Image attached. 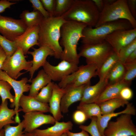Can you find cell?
<instances>
[{"label": "cell", "mask_w": 136, "mask_h": 136, "mask_svg": "<svg viewBox=\"0 0 136 136\" xmlns=\"http://www.w3.org/2000/svg\"><path fill=\"white\" fill-rule=\"evenodd\" d=\"M87 25L80 22L66 21L60 29V45L64 48L61 58L62 60L78 64L79 57L77 52L78 42L83 37L82 31Z\"/></svg>", "instance_id": "1"}, {"label": "cell", "mask_w": 136, "mask_h": 136, "mask_svg": "<svg viewBox=\"0 0 136 136\" xmlns=\"http://www.w3.org/2000/svg\"><path fill=\"white\" fill-rule=\"evenodd\" d=\"M66 21L62 16L43 17L39 24V47L45 45L53 51L54 57L61 59L63 49L60 45V29Z\"/></svg>", "instance_id": "2"}, {"label": "cell", "mask_w": 136, "mask_h": 136, "mask_svg": "<svg viewBox=\"0 0 136 136\" xmlns=\"http://www.w3.org/2000/svg\"><path fill=\"white\" fill-rule=\"evenodd\" d=\"M100 14L92 0H74L70 9L61 16L66 21L80 22L94 27Z\"/></svg>", "instance_id": "3"}, {"label": "cell", "mask_w": 136, "mask_h": 136, "mask_svg": "<svg viewBox=\"0 0 136 136\" xmlns=\"http://www.w3.org/2000/svg\"><path fill=\"white\" fill-rule=\"evenodd\" d=\"M133 28L127 20H118L106 23L97 27L87 26L83 29V37L81 39L82 44L93 45L105 41L106 38L114 31L120 29Z\"/></svg>", "instance_id": "4"}, {"label": "cell", "mask_w": 136, "mask_h": 136, "mask_svg": "<svg viewBox=\"0 0 136 136\" xmlns=\"http://www.w3.org/2000/svg\"><path fill=\"white\" fill-rule=\"evenodd\" d=\"M121 19L127 20L133 28H136V20L129 10L126 0H116L112 4L105 6L100 13L98 20L95 27Z\"/></svg>", "instance_id": "5"}, {"label": "cell", "mask_w": 136, "mask_h": 136, "mask_svg": "<svg viewBox=\"0 0 136 136\" xmlns=\"http://www.w3.org/2000/svg\"><path fill=\"white\" fill-rule=\"evenodd\" d=\"M114 52L111 46L105 41L95 44H82L78 55L80 58L82 57L86 58L87 64L95 65L97 70Z\"/></svg>", "instance_id": "6"}, {"label": "cell", "mask_w": 136, "mask_h": 136, "mask_svg": "<svg viewBox=\"0 0 136 136\" xmlns=\"http://www.w3.org/2000/svg\"><path fill=\"white\" fill-rule=\"evenodd\" d=\"M27 57L22 49L18 47L15 53L11 56H7L1 70L4 71L11 78L16 80L25 72H21L23 70L28 72L32 65L31 60L27 61Z\"/></svg>", "instance_id": "7"}, {"label": "cell", "mask_w": 136, "mask_h": 136, "mask_svg": "<svg viewBox=\"0 0 136 136\" xmlns=\"http://www.w3.org/2000/svg\"><path fill=\"white\" fill-rule=\"evenodd\" d=\"M104 136H136V126L132 115H119L115 121H110L104 132Z\"/></svg>", "instance_id": "8"}, {"label": "cell", "mask_w": 136, "mask_h": 136, "mask_svg": "<svg viewBox=\"0 0 136 136\" xmlns=\"http://www.w3.org/2000/svg\"><path fill=\"white\" fill-rule=\"evenodd\" d=\"M97 70L96 66L92 64L79 66L76 71L64 78L58 84L60 88H64L68 85L78 86L90 84L91 78L97 75Z\"/></svg>", "instance_id": "9"}, {"label": "cell", "mask_w": 136, "mask_h": 136, "mask_svg": "<svg viewBox=\"0 0 136 136\" xmlns=\"http://www.w3.org/2000/svg\"><path fill=\"white\" fill-rule=\"evenodd\" d=\"M0 80L5 81L9 83L11 86L14 90L15 96L14 103L11 105V107L14 108L16 114L14 120L16 123H20L18 112L19 106V102L20 99L24 92L29 91L30 85L27 83L28 80L27 77L22 78L20 80H17L10 77L4 71L0 70Z\"/></svg>", "instance_id": "10"}, {"label": "cell", "mask_w": 136, "mask_h": 136, "mask_svg": "<svg viewBox=\"0 0 136 136\" xmlns=\"http://www.w3.org/2000/svg\"><path fill=\"white\" fill-rule=\"evenodd\" d=\"M27 28L22 20L0 14V34L8 40L15 41Z\"/></svg>", "instance_id": "11"}, {"label": "cell", "mask_w": 136, "mask_h": 136, "mask_svg": "<svg viewBox=\"0 0 136 136\" xmlns=\"http://www.w3.org/2000/svg\"><path fill=\"white\" fill-rule=\"evenodd\" d=\"M43 67L51 81L60 82L76 71L79 66L76 64L62 60L56 65H52L46 61Z\"/></svg>", "instance_id": "12"}, {"label": "cell", "mask_w": 136, "mask_h": 136, "mask_svg": "<svg viewBox=\"0 0 136 136\" xmlns=\"http://www.w3.org/2000/svg\"><path fill=\"white\" fill-rule=\"evenodd\" d=\"M136 39V28L116 30L108 35L105 41L118 55L120 50Z\"/></svg>", "instance_id": "13"}, {"label": "cell", "mask_w": 136, "mask_h": 136, "mask_svg": "<svg viewBox=\"0 0 136 136\" xmlns=\"http://www.w3.org/2000/svg\"><path fill=\"white\" fill-rule=\"evenodd\" d=\"M23 116L24 118V131L30 133L43 125H54L56 121L53 116L39 111L25 113Z\"/></svg>", "instance_id": "14"}, {"label": "cell", "mask_w": 136, "mask_h": 136, "mask_svg": "<svg viewBox=\"0 0 136 136\" xmlns=\"http://www.w3.org/2000/svg\"><path fill=\"white\" fill-rule=\"evenodd\" d=\"M88 84L78 86L71 85H67L63 88L64 92L61 98L60 108L62 112L67 113L70 106L73 103L80 101L84 89Z\"/></svg>", "instance_id": "15"}, {"label": "cell", "mask_w": 136, "mask_h": 136, "mask_svg": "<svg viewBox=\"0 0 136 136\" xmlns=\"http://www.w3.org/2000/svg\"><path fill=\"white\" fill-rule=\"evenodd\" d=\"M39 25L27 28L15 41L18 47L21 48L25 55L29 49L35 45L39 46Z\"/></svg>", "instance_id": "16"}, {"label": "cell", "mask_w": 136, "mask_h": 136, "mask_svg": "<svg viewBox=\"0 0 136 136\" xmlns=\"http://www.w3.org/2000/svg\"><path fill=\"white\" fill-rule=\"evenodd\" d=\"M32 48L33 51H28L27 53L31 55L33 58L31 60L32 65L28 71L30 76V79L28 80L30 82L35 72L44 65L47 61V57L49 56H54V53L53 50L46 46H41L38 48L32 47Z\"/></svg>", "instance_id": "17"}, {"label": "cell", "mask_w": 136, "mask_h": 136, "mask_svg": "<svg viewBox=\"0 0 136 136\" xmlns=\"http://www.w3.org/2000/svg\"><path fill=\"white\" fill-rule=\"evenodd\" d=\"M108 85L107 77L99 80L95 84L88 85L85 87L80 104L94 103Z\"/></svg>", "instance_id": "18"}, {"label": "cell", "mask_w": 136, "mask_h": 136, "mask_svg": "<svg viewBox=\"0 0 136 136\" xmlns=\"http://www.w3.org/2000/svg\"><path fill=\"white\" fill-rule=\"evenodd\" d=\"M73 124L72 122L56 121L54 125L44 129H36L31 133L36 136H61L63 133L72 129Z\"/></svg>", "instance_id": "19"}, {"label": "cell", "mask_w": 136, "mask_h": 136, "mask_svg": "<svg viewBox=\"0 0 136 136\" xmlns=\"http://www.w3.org/2000/svg\"><path fill=\"white\" fill-rule=\"evenodd\" d=\"M19 105L22 108L21 111L25 113L35 111L43 113L49 112L48 104L41 103L29 95L23 94L20 99Z\"/></svg>", "instance_id": "20"}, {"label": "cell", "mask_w": 136, "mask_h": 136, "mask_svg": "<svg viewBox=\"0 0 136 136\" xmlns=\"http://www.w3.org/2000/svg\"><path fill=\"white\" fill-rule=\"evenodd\" d=\"M64 92L63 88L53 82L52 95L49 103V112L56 121H59L63 118L60 108L62 98Z\"/></svg>", "instance_id": "21"}, {"label": "cell", "mask_w": 136, "mask_h": 136, "mask_svg": "<svg viewBox=\"0 0 136 136\" xmlns=\"http://www.w3.org/2000/svg\"><path fill=\"white\" fill-rule=\"evenodd\" d=\"M136 110L135 107L131 103H129L126 105L125 108L122 111L117 112H113L102 115L99 119H96V124L98 128L102 135L104 136V132L108 123L113 118L123 114H127L131 115L136 114Z\"/></svg>", "instance_id": "22"}, {"label": "cell", "mask_w": 136, "mask_h": 136, "mask_svg": "<svg viewBox=\"0 0 136 136\" xmlns=\"http://www.w3.org/2000/svg\"><path fill=\"white\" fill-rule=\"evenodd\" d=\"M130 85L121 81L108 85L94 103L98 105L111 99L119 98V93L122 89L125 87L129 86Z\"/></svg>", "instance_id": "23"}, {"label": "cell", "mask_w": 136, "mask_h": 136, "mask_svg": "<svg viewBox=\"0 0 136 136\" xmlns=\"http://www.w3.org/2000/svg\"><path fill=\"white\" fill-rule=\"evenodd\" d=\"M51 82V80L43 69L39 71L36 76L32 78L30 82L29 96L35 97L40 90Z\"/></svg>", "instance_id": "24"}, {"label": "cell", "mask_w": 136, "mask_h": 136, "mask_svg": "<svg viewBox=\"0 0 136 136\" xmlns=\"http://www.w3.org/2000/svg\"><path fill=\"white\" fill-rule=\"evenodd\" d=\"M119 61L118 55L114 52L104 61L99 68L97 70L96 74L99 80L105 79L115 65Z\"/></svg>", "instance_id": "25"}, {"label": "cell", "mask_w": 136, "mask_h": 136, "mask_svg": "<svg viewBox=\"0 0 136 136\" xmlns=\"http://www.w3.org/2000/svg\"><path fill=\"white\" fill-rule=\"evenodd\" d=\"M129 103V101L116 98L106 100L98 105L103 115L114 112L116 109L124 107Z\"/></svg>", "instance_id": "26"}, {"label": "cell", "mask_w": 136, "mask_h": 136, "mask_svg": "<svg viewBox=\"0 0 136 136\" xmlns=\"http://www.w3.org/2000/svg\"><path fill=\"white\" fill-rule=\"evenodd\" d=\"M8 105V99L0 105V131L7 125L16 123L13 120L14 116L16 114L15 111L9 109Z\"/></svg>", "instance_id": "27"}, {"label": "cell", "mask_w": 136, "mask_h": 136, "mask_svg": "<svg viewBox=\"0 0 136 136\" xmlns=\"http://www.w3.org/2000/svg\"><path fill=\"white\" fill-rule=\"evenodd\" d=\"M42 14L37 11L31 12L23 11L20 15V18L27 28L39 25L43 18Z\"/></svg>", "instance_id": "28"}, {"label": "cell", "mask_w": 136, "mask_h": 136, "mask_svg": "<svg viewBox=\"0 0 136 136\" xmlns=\"http://www.w3.org/2000/svg\"><path fill=\"white\" fill-rule=\"evenodd\" d=\"M125 68L124 64L119 61L115 64L107 76L108 85L120 81L124 75Z\"/></svg>", "instance_id": "29"}, {"label": "cell", "mask_w": 136, "mask_h": 136, "mask_svg": "<svg viewBox=\"0 0 136 136\" xmlns=\"http://www.w3.org/2000/svg\"><path fill=\"white\" fill-rule=\"evenodd\" d=\"M77 109L83 112L86 115L88 119L95 117L97 119L102 116L99 105L95 103L84 104H79Z\"/></svg>", "instance_id": "30"}, {"label": "cell", "mask_w": 136, "mask_h": 136, "mask_svg": "<svg viewBox=\"0 0 136 136\" xmlns=\"http://www.w3.org/2000/svg\"><path fill=\"white\" fill-rule=\"evenodd\" d=\"M12 87L8 82L3 80H0V96L2 99V103H4L8 99L13 104L14 101L15 96L10 92Z\"/></svg>", "instance_id": "31"}, {"label": "cell", "mask_w": 136, "mask_h": 136, "mask_svg": "<svg viewBox=\"0 0 136 136\" xmlns=\"http://www.w3.org/2000/svg\"><path fill=\"white\" fill-rule=\"evenodd\" d=\"M125 68L124 76L120 81L131 85L132 81L136 76V61L123 64Z\"/></svg>", "instance_id": "32"}, {"label": "cell", "mask_w": 136, "mask_h": 136, "mask_svg": "<svg viewBox=\"0 0 136 136\" xmlns=\"http://www.w3.org/2000/svg\"><path fill=\"white\" fill-rule=\"evenodd\" d=\"M53 82H50L42 88L35 97V98L42 103H49L52 93Z\"/></svg>", "instance_id": "33"}, {"label": "cell", "mask_w": 136, "mask_h": 136, "mask_svg": "<svg viewBox=\"0 0 136 136\" xmlns=\"http://www.w3.org/2000/svg\"><path fill=\"white\" fill-rule=\"evenodd\" d=\"M0 46L7 56H11L15 53L18 47L15 41L10 40L0 34Z\"/></svg>", "instance_id": "34"}, {"label": "cell", "mask_w": 136, "mask_h": 136, "mask_svg": "<svg viewBox=\"0 0 136 136\" xmlns=\"http://www.w3.org/2000/svg\"><path fill=\"white\" fill-rule=\"evenodd\" d=\"M23 124V120L16 126H12L10 124L5 125L4 127L5 132L4 136H25V132L22 131Z\"/></svg>", "instance_id": "35"}, {"label": "cell", "mask_w": 136, "mask_h": 136, "mask_svg": "<svg viewBox=\"0 0 136 136\" xmlns=\"http://www.w3.org/2000/svg\"><path fill=\"white\" fill-rule=\"evenodd\" d=\"M74 0H56L54 17L61 16L71 7Z\"/></svg>", "instance_id": "36"}, {"label": "cell", "mask_w": 136, "mask_h": 136, "mask_svg": "<svg viewBox=\"0 0 136 136\" xmlns=\"http://www.w3.org/2000/svg\"><path fill=\"white\" fill-rule=\"evenodd\" d=\"M136 50V39L122 48L118 55L119 61L123 64L129 56Z\"/></svg>", "instance_id": "37"}, {"label": "cell", "mask_w": 136, "mask_h": 136, "mask_svg": "<svg viewBox=\"0 0 136 136\" xmlns=\"http://www.w3.org/2000/svg\"><path fill=\"white\" fill-rule=\"evenodd\" d=\"M97 118L93 117L91 118V121L88 125H80L79 128L89 133L91 136H104L100 132L96 124Z\"/></svg>", "instance_id": "38"}, {"label": "cell", "mask_w": 136, "mask_h": 136, "mask_svg": "<svg viewBox=\"0 0 136 136\" xmlns=\"http://www.w3.org/2000/svg\"><path fill=\"white\" fill-rule=\"evenodd\" d=\"M29 1L32 4L33 11L39 12L44 18H47L50 17L49 13L45 9L40 0H29Z\"/></svg>", "instance_id": "39"}, {"label": "cell", "mask_w": 136, "mask_h": 136, "mask_svg": "<svg viewBox=\"0 0 136 136\" xmlns=\"http://www.w3.org/2000/svg\"><path fill=\"white\" fill-rule=\"evenodd\" d=\"M44 8L49 13L50 17H54L56 0H40Z\"/></svg>", "instance_id": "40"}, {"label": "cell", "mask_w": 136, "mask_h": 136, "mask_svg": "<svg viewBox=\"0 0 136 136\" xmlns=\"http://www.w3.org/2000/svg\"><path fill=\"white\" fill-rule=\"evenodd\" d=\"M72 118L75 123L80 125H82L88 119L86 115L83 112L77 109L73 113Z\"/></svg>", "instance_id": "41"}, {"label": "cell", "mask_w": 136, "mask_h": 136, "mask_svg": "<svg viewBox=\"0 0 136 136\" xmlns=\"http://www.w3.org/2000/svg\"><path fill=\"white\" fill-rule=\"evenodd\" d=\"M133 93L129 86H125L121 90L119 94V98L124 100L128 101L133 97Z\"/></svg>", "instance_id": "42"}, {"label": "cell", "mask_w": 136, "mask_h": 136, "mask_svg": "<svg viewBox=\"0 0 136 136\" xmlns=\"http://www.w3.org/2000/svg\"><path fill=\"white\" fill-rule=\"evenodd\" d=\"M16 2H11L7 0L0 1V14L4 12L7 8H10L11 6L15 4Z\"/></svg>", "instance_id": "43"}, {"label": "cell", "mask_w": 136, "mask_h": 136, "mask_svg": "<svg viewBox=\"0 0 136 136\" xmlns=\"http://www.w3.org/2000/svg\"><path fill=\"white\" fill-rule=\"evenodd\" d=\"M128 8L131 14L135 19L136 18V0H127Z\"/></svg>", "instance_id": "44"}, {"label": "cell", "mask_w": 136, "mask_h": 136, "mask_svg": "<svg viewBox=\"0 0 136 136\" xmlns=\"http://www.w3.org/2000/svg\"><path fill=\"white\" fill-rule=\"evenodd\" d=\"M66 133L67 136H90L87 132L83 130L79 132L74 133L69 131Z\"/></svg>", "instance_id": "45"}, {"label": "cell", "mask_w": 136, "mask_h": 136, "mask_svg": "<svg viewBox=\"0 0 136 136\" xmlns=\"http://www.w3.org/2000/svg\"><path fill=\"white\" fill-rule=\"evenodd\" d=\"M7 56L5 52L0 46V70Z\"/></svg>", "instance_id": "46"}, {"label": "cell", "mask_w": 136, "mask_h": 136, "mask_svg": "<svg viewBox=\"0 0 136 136\" xmlns=\"http://www.w3.org/2000/svg\"><path fill=\"white\" fill-rule=\"evenodd\" d=\"M136 61V50H135L126 59L124 64L130 63Z\"/></svg>", "instance_id": "47"}, {"label": "cell", "mask_w": 136, "mask_h": 136, "mask_svg": "<svg viewBox=\"0 0 136 136\" xmlns=\"http://www.w3.org/2000/svg\"><path fill=\"white\" fill-rule=\"evenodd\" d=\"M100 13L103 10L104 5L103 0H92Z\"/></svg>", "instance_id": "48"}, {"label": "cell", "mask_w": 136, "mask_h": 136, "mask_svg": "<svg viewBox=\"0 0 136 136\" xmlns=\"http://www.w3.org/2000/svg\"><path fill=\"white\" fill-rule=\"evenodd\" d=\"M116 1V0H103L104 7L112 4Z\"/></svg>", "instance_id": "49"}, {"label": "cell", "mask_w": 136, "mask_h": 136, "mask_svg": "<svg viewBox=\"0 0 136 136\" xmlns=\"http://www.w3.org/2000/svg\"><path fill=\"white\" fill-rule=\"evenodd\" d=\"M4 129L3 128L0 131V136H4Z\"/></svg>", "instance_id": "50"}, {"label": "cell", "mask_w": 136, "mask_h": 136, "mask_svg": "<svg viewBox=\"0 0 136 136\" xmlns=\"http://www.w3.org/2000/svg\"><path fill=\"white\" fill-rule=\"evenodd\" d=\"M24 133L25 136H36L31 133L25 132Z\"/></svg>", "instance_id": "51"}, {"label": "cell", "mask_w": 136, "mask_h": 136, "mask_svg": "<svg viewBox=\"0 0 136 136\" xmlns=\"http://www.w3.org/2000/svg\"><path fill=\"white\" fill-rule=\"evenodd\" d=\"M61 136H67L66 132L63 133Z\"/></svg>", "instance_id": "52"}]
</instances>
